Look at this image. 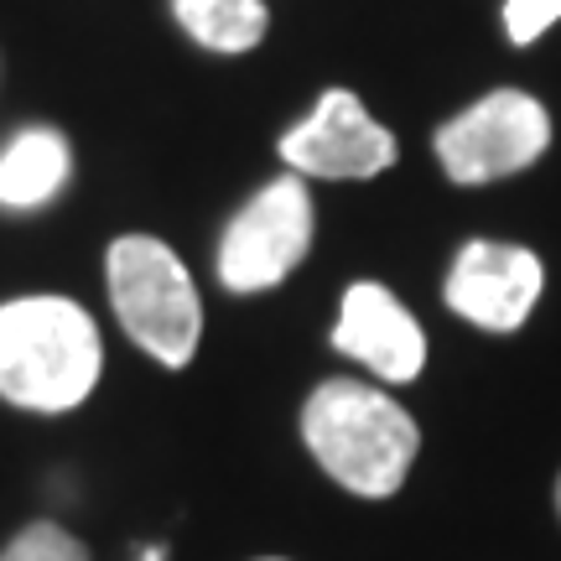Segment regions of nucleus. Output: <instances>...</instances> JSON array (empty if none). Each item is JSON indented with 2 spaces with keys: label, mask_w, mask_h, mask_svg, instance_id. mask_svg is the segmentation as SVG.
Segmentation results:
<instances>
[{
  "label": "nucleus",
  "mask_w": 561,
  "mask_h": 561,
  "mask_svg": "<svg viewBox=\"0 0 561 561\" xmlns=\"http://www.w3.org/2000/svg\"><path fill=\"white\" fill-rule=\"evenodd\" d=\"M182 32L208 53H250L265 37L261 0H172Z\"/></svg>",
  "instance_id": "10"
},
{
  "label": "nucleus",
  "mask_w": 561,
  "mask_h": 561,
  "mask_svg": "<svg viewBox=\"0 0 561 561\" xmlns=\"http://www.w3.org/2000/svg\"><path fill=\"white\" fill-rule=\"evenodd\" d=\"M541 286V255H530L525 244L473 240L462 244L453 271H447V307L489 333H515L530 318Z\"/></svg>",
  "instance_id": "7"
},
{
  "label": "nucleus",
  "mask_w": 561,
  "mask_h": 561,
  "mask_svg": "<svg viewBox=\"0 0 561 561\" xmlns=\"http://www.w3.org/2000/svg\"><path fill=\"white\" fill-rule=\"evenodd\" d=\"M301 437L322 462V473L359 500H390L421 447L416 421L359 380L318 385L301 405Z\"/></svg>",
  "instance_id": "2"
},
{
  "label": "nucleus",
  "mask_w": 561,
  "mask_h": 561,
  "mask_svg": "<svg viewBox=\"0 0 561 561\" xmlns=\"http://www.w3.org/2000/svg\"><path fill=\"white\" fill-rule=\"evenodd\" d=\"M432 146H437L447 178L479 187V182L515 178L541 157L551 146V115L541 100H530L520 89H494L442 125Z\"/></svg>",
  "instance_id": "4"
},
{
  "label": "nucleus",
  "mask_w": 561,
  "mask_h": 561,
  "mask_svg": "<svg viewBox=\"0 0 561 561\" xmlns=\"http://www.w3.org/2000/svg\"><path fill=\"white\" fill-rule=\"evenodd\" d=\"M68 172H73L68 136L53 125H26L0 146V208L32 214L53 203L68 187Z\"/></svg>",
  "instance_id": "9"
},
{
  "label": "nucleus",
  "mask_w": 561,
  "mask_h": 561,
  "mask_svg": "<svg viewBox=\"0 0 561 561\" xmlns=\"http://www.w3.org/2000/svg\"><path fill=\"white\" fill-rule=\"evenodd\" d=\"M312 198L297 178H280L244 203L219 244V280L229 291H271L312 250Z\"/></svg>",
  "instance_id": "5"
},
{
  "label": "nucleus",
  "mask_w": 561,
  "mask_h": 561,
  "mask_svg": "<svg viewBox=\"0 0 561 561\" xmlns=\"http://www.w3.org/2000/svg\"><path fill=\"white\" fill-rule=\"evenodd\" d=\"M261 561H280V557H261Z\"/></svg>",
  "instance_id": "14"
},
{
  "label": "nucleus",
  "mask_w": 561,
  "mask_h": 561,
  "mask_svg": "<svg viewBox=\"0 0 561 561\" xmlns=\"http://www.w3.org/2000/svg\"><path fill=\"white\" fill-rule=\"evenodd\" d=\"M551 21H561V0H504V32L515 47H530Z\"/></svg>",
  "instance_id": "12"
},
{
  "label": "nucleus",
  "mask_w": 561,
  "mask_h": 561,
  "mask_svg": "<svg viewBox=\"0 0 561 561\" xmlns=\"http://www.w3.org/2000/svg\"><path fill=\"white\" fill-rule=\"evenodd\" d=\"M104 271H110L115 318L151 359L167 364V369H182L198 354V286L187 276V265L172 255V244L151 240V234H125V240L110 244Z\"/></svg>",
  "instance_id": "3"
},
{
  "label": "nucleus",
  "mask_w": 561,
  "mask_h": 561,
  "mask_svg": "<svg viewBox=\"0 0 561 561\" xmlns=\"http://www.w3.org/2000/svg\"><path fill=\"white\" fill-rule=\"evenodd\" d=\"M104 343L94 318L68 297H16L0 307V396L21 411L58 416L100 385Z\"/></svg>",
  "instance_id": "1"
},
{
  "label": "nucleus",
  "mask_w": 561,
  "mask_h": 561,
  "mask_svg": "<svg viewBox=\"0 0 561 561\" xmlns=\"http://www.w3.org/2000/svg\"><path fill=\"white\" fill-rule=\"evenodd\" d=\"M333 348L348 354V359H359L364 369H375L390 385L416 380L421 364H426V333H421V322L385 291L380 280H354L343 291Z\"/></svg>",
  "instance_id": "8"
},
{
  "label": "nucleus",
  "mask_w": 561,
  "mask_h": 561,
  "mask_svg": "<svg viewBox=\"0 0 561 561\" xmlns=\"http://www.w3.org/2000/svg\"><path fill=\"white\" fill-rule=\"evenodd\" d=\"M280 161L291 172H312L328 182L348 178H380L396 161V136L380 121H369L359 94L348 89H328L318 110L280 136Z\"/></svg>",
  "instance_id": "6"
},
{
  "label": "nucleus",
  "mask_w": 561,
  "mask_h": 561,
  "mask_svg": "<svg viewBox=\"0 0 561 561\" xmlns=\"http://www.w3.org/2000/svg\"><path fill=\"white\" fill-rule=\"evenodd\" d=\"M0 561H89V551H83L62 525L37 520V525H26L16 541L0 551Z\"/></svg>",
  "instance_id": "11"
},
{
  "label": "nucleus",
  "mask_w": 561,
  "mask_h": 561,
  "mask_svg": "<svg viewBox=\"0 0 561 561\" xmlns=\"http://www.w3.org/2000/svg\"><path fill=\"white\" fill-rule=\"evenodd\" d=\"M557 515H561V479H557Z\"/></svg>",
  "instance_id": "13"
}]
</instances>
